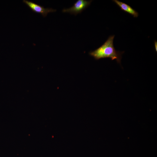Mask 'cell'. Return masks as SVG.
I'll return each instance as SVG.
<instances>
[{
    "label": "cell",
    "instance_id": "277c9868",
    "mask_svg": "<svg viewBox=\"0 0 157 157\" xmlns=\"http://www.w3.org/2000/svg\"><path fill=\"white\" fill-rule=\"evenodd\" d=\"M121 10L132 15L134 17H137L139 15L138 13L129 5L117 0H113Z\"/></svg>",
    "mask_w": 157,
    "mask_h": 157
},
{
    "label": "cell",
    "instance_id": "5b68a950",
    "mask_svg": "<svg viewBox=\"0 0 157 157\" xmlns=\"http://www.w3.org/2000/svg\"><path fill=\"white\" fill-rule=\"evenodd\" d=\"M154 46L156 51L157 52V41L155 40L154 42Z\"/></svg>",
    "mask_w": 157,
    "mask_h": 157
},
{
    "label": "cell",
    "instance_id": "7a4b0ae2",
    "mask_svg": "<svg viewBox=\"0 0 157 157\" xmlns=\"http://www.w3.org/2000/svg\"><path fill=\"white\" fill-rule=\"evenodd\" d=\"M91 1L78 0L71 7L63 10V12L69 13L75 15L81 12L90 4Z\"/></svg>",
    "mask_w": 157,
    "mask_h": 157
},
{
    "label": "cell",
    "instance_id": "3957f363",
    "mask_svg": "<svg viewBox=\"0 0 157 157\" xmlns=\"http://www.w3.org/2000/svg\"><path fill=\"white\" fill-rule=\"evenodd\" d=\"M23 2L26 4L34 12L40 13L44 17L47 16L49 13L53 12L56 10L52 8H45L43 6L37 4L33 2L24 0Z\"/></svg>",
    "mask_w": 157,
    "mask_h": 157
},
{
    "label": "cell",
    "instance_id": "6da1fadb",
    "mask_svg": "<svg viewBox=\"0 0 157 157\" xmlns=\"http://www.w3.org/2000/svg\"><path fill=\"white\" fill-rule=\"evenodd\" d=\"M115 35L110 36L105 43L100 47L89 53V54L95 59L110 58L112 60H115L117 63H120L122 55L123 52L115 50L113 46Z\"/></svg>",
    "mask_w": 157,
    "mask_h": 157
}]
</instances>
